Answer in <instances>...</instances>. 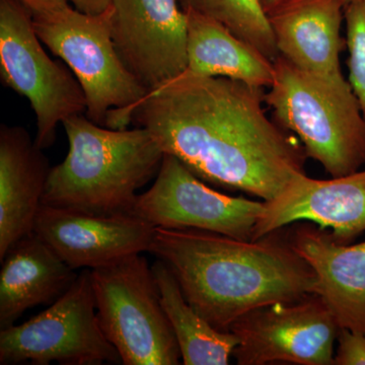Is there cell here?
I'll return each mask as SVG.
<instances>
[{
	"mask_svg": "<svg viewBox=\"0 0 365 365\" xmlns=\"http://www.w3.org/2000/svg\"><path fill=\"white\" fill-rule=\"evenodd\" d=\"M30 11L34 20L47 18L68 9V0H18Z\"/></svg>",
	"mask_w": 365,
	"mask_h": 365,
	"instance_id": "cell-23",
	"label": "cell"
},
{
	"mask_svg": "<svg viewBox=\"0 0 365 365\" xmlns=\"http://www.w3.org/2000/svg\"><path fill=\"white\" fill-rule=\"evenodd\" d=\"M34 232L74 270L148 252L155 227L133 213L91 215L41 205Z\"/></svg>",
	"mask_w": 365,
	"mask_h": 365,
	"instance_id": "cell-12",
	"label": "cell"
},
{
	"mask_svg": "<svg viewBox=\"0 0 365 365\" xmlns=\"http://www.w3.org/2000/svg\"><path fill=\"white\" fill-rule=\"evenodd\" d=\"M98 324L124 365H178L181 351L143 254L91 269Z\"/></svg>",
	"mask_w": 365,
	"mask_h": 365,
	"instance_id": "cell-6",
	"label": "cell"
},
{
	"mask_svg": "<svg viewBox=\"0 0 365 365\" xmlns=\"http://www.w3.org/2000/svg\"><path fill=\"white\" fill-rule=\"evenodd\" d=\"M51 167L21 126H0V261L34 232Z\"/></svg>",
	"mask_w": 365,
	"mask_h": 365,
	"instance_id": "cell-15",
	"label": "cell"
},
{
	"mask_svg": "<svg viewBox=\"0 0 365 365\" xmlns=\"http://www.w3.org/2000/svg\"><path fill=\"white\" fill-rule=\"evenodd\" d=\"M36 33L52 54L73 72L86 98L85 115L111 129H126L150 91L125 67L110 31L109 13L68 9L34 20Z\"/></svg>",
	"mask_w": 365,
	"mask_h": 365,
	"instance_id": "cell-5",
	"label": "cell"
},
{
	"mask_svg": "<svg viewBox=\"0 0 365 365\" xmlns=\"http://www.w3.org/2000/svg\"><path fill=\"white\" fill-rule=\"evenodd\" d=\"M122 364L101 329L91 269L79 273L68 290L42 313L0 330V364Z\"/></svg>",
	"mask_w": 365,
	"mask_h": 365,
	"instance_id": "cell-8",
	"label": "cell"
},
{
	"mask_svg": "<svg viewBox=\"0 0 365 365\" xmlns=\"http://www.w3.org/2000/svg\"><path fill=\"white\" fill-rule=\"evenodd\" d=\"M180 0H113L110 31L120 59L148 91L188 69V18Z\"/></svg>",
	"mask_w": 365,
	"mask_h": 365,
	"instance_id": "cell-11",
	"label": "cell"
},
{
	"mask_svg": "<svg viewBox=\"0 0 365 365\" xmlns=\"http://www.w3.org/2000/svg\"><path fill=\"white\" fill-rule=\"evenodd\" d=\"M163 309L176 335L182 364L227 365L239 339L210 325L187 302L170 269L158 260L151 266Z\"/></svg>",
	"mask_w": 365,
	"mask_h": 365,
	"instance_id": "cell-19",
	"label": "cell"
},
{
	"mask_svg": "<svg viewBox=\"0 0 365 365\" xmlns=\"http://www.w3.org/2000/svg\"><path fill=\"white\" fill-rule=\"evenodd\" d=\"M341 0H288L268 14L279 55L304 71L342 76Z\"/></svg>",
	"mask_w": 365,
	"mask_h": 365,
	"instance_id": "cell-16",
	"label": "cell"
},
{
	"mask_svg": "<svg viewBox=\"0 0 365 365\" xmlns=\"http://www.w3.org/2000/svg\"><path fill=\"white\" fill-rule=\"evenodd\" d=\"M230 332L239 339L232 356L240 365H333L339 327L322 297L309 294L249 312Z\"/></svg>",
	"mask_w": 365,
	"mask_h": 365,
	"instance_id": "cell-9",
	"label": "cell"
},
{
	"mask_svg": "<svg viewBox=\"0 0 365 365\" xmlns=\"http://www.w3.org/2000/svg\"><path fill=\"white\" fill-rule=\"evenodd\" d=\"M290 245L316 273L314 294L325 302L339 329L365 333V242L342 245L314 223H302Z\"/></svg>",
	"mask_w": 365,
	"mask_h": 365,
	"instance_id": "cell-14",
	"label": "cell"
},
{
	"mask_svg": "<svg viewBox=\"0 0 365 365\" xmlns=\"http://www.w3.org/2000/svg\"><path fill=\"white\" fill-rule=\"evenodd\" d=\"M264 201L220 193L176 157L165 153L150 190L139 194L132 213L155 227L194 228L252 241Z\"/></svg>",
	"mask_w": 365,
	"mask_h": 365,
	"instance_id": "cell-10",
	"label": "cell"
},
{
	"mask_svg": "<svg viewBox=\"0 0 365 365\" xmlns=\"http://www.w3.org/2000/svg\"><path fill=\"white\" fill-rule=\"evenodd\" d=\"M1 264L0 330L16 325L26 309L56 302L78 276L35 232L13 245Z\"/></svg>",
	"mask_w": 365,
	"mask_h": 365,
	"instance_id": "cell-17",
	"label": "cell"
},
{
	"mask_svg": "<svg viewBox=\"0 0 365 365\" xmlns=\"http://www.w3.org/2000/svg\"><path fill=\"white\" fill-rule=\"evenodd\" d=\"M331 228L336 242L349 245L365 232V170L330 180L297 175L277 196L264 201L252 241L302 222Z\"/></svg>",
	"mask_w": 365,
	"mask_h": 365,
	"instance_id": "cell-13",
	"label": "cell"
},
{
	"mask_svg": "<svg viewBox=\"0 0 365 365\" xmlns=\"http://www.w3.org/2000/svg\"><path fill=\"white\" fill-rule=\"evenodd\" d=\"M334 365H365V333L339 329Z\"/></svg>",
	"mask_w": 365,
	"mask_h": 365,
	"instance_id": "cell-22",
	"label": "cell"
},
{
	"mask_svg": "<svg viewBox=\"0 0 365 365\" xmlns=\"http://www.w3.org/2000/svg\"><path fill=\"white\" fill-rule=\"evenodd\" d=\"M287 1L288 0H261V4L263 9H265L266 14H269Z\"/></svg>",
	"mask_w": 365,
	"mask_h": 365,
	"instance_id": "cell-25",
	"label": "cell"
},
{
	"mask_svg": "<svg viewBox=\"0 0 365 365\" xmlns=\"http://www.w3.org/2000/svg\"><path fill=\"white\" fill-rule=\"evenodd\" d=\"M274 234L241 241L194 228L155 227L148 252L170 269L197 313L230 332L249 312L314 294L313 268Z\"/></svg>",
	"mask_w": 365,
	"mask_h": 365,
	"instance_id": "cell-2",
	"label": "cell"
},
{
	"mask_svg": "<svg viewBox=\"0 0 365 365\" xmlns=\"http://www.w3.org/2000/svg\"><path fill=\"white\" fill-rule=\"evenodd\" d=\"M349 83L365 117V2H353L344 9Z\"/></svg>",
	"mask_w": 365,
	"mask_h": 365,
	"instance_id": "cell-21",
	"label": "cell"
},
{
	"mask_svg": "<svg viewBox=\"0 0 365 365\" xmlns=\"http://www.w3.org/2000/svg\"><path fill=\"white\" fill-rule=\"evenodd\" d=\"M68 153L51 168L42 205L91 215L132 213L137 191L155 179L165 153L143 127L111 129L85 114L63 122Z\"/></svg>",
	"mask_w": 365,
	"mask_h": 365,
	"instance_id": "cell-3",
	"label": "cell"
},
{
	"mask_svg": "<svg viewBox=\"0 0 365 365\" xmlns=\"http://www.w3.org/2000/svg\"><path fill=\"white\" fill-rule=\"evenodd\" d=\"M264 104L263 88L187 71L150 91L132 123L201 180L269 201L306 173L307 155Z\"/></svg>",
	"mask_w": 365,
	"mask_h": 365,
	"instance_id": "cell-1",
	"label": "cell"
},
{
	"mask_svg": "<svg viewBox=\"0 0 365 365\" xmlns=\"http://www.w3.org/2000/svg\"><path fill=\"white\" fill-rule=\"evenodd\" d=\"M341 1L343 2V4H344L345 6H347L348 4H353V2H365V0H341Z\"/></svg>",
	"mask_w": 365,
	"mask_h": 365,
	"instance_id": "cell-26",
	"label": "cell"
},
{
	"mask_svg": "<svg viewBox=\"0 0 365 365\" xmlns=\"http://www.w3.org/2000/svg\"><path fill=\"white\" fill-rule=\"evenodd\" d=\"M184 11L188 18L187 71L201 76L235 79L257 88L272 85V60L218 21L191 9Z\"/></svg>",
	"mask_w": 365,
	"mask_h": 365,
	"instance_id": "cell-18",
	"label": "cell"
},
{
	"mask_svg": "<svg viewBox=\"0 0 365 365\" xmlns=\"http://www.w3.org/2000/svg\"><path fill=\"white\" fill-rule=\"evenodd\" d=\"M74 9L88 14H104L111 6L113 0H68Z\"/></svg>",
	"mask_w": 365,
	"mask_h": 365,
	"instance_id": "cell-24",
	"label": "cell"
},
{
	"mask_svg": "<svg viewBox=\"0 0 365 365\" xmlns=\"http://www.w3.org/2000/svg\"><path fill=\"white\" fill-rule=\"evenodd\" d=\"M30 11L18 0H0V76L28 98L36 117V145L51 148L67 118L85 114L86 98L73 72L50 58Z\"/></svg>",
	"mask_w": 365,
	"mask_h": 365,
	"instance_id": "cell-7",
	"label": "cell"
},
{
	"mask_svg": "<svg viewBox=\"0 0 365 365\" xmlns=\"http://www.w3.org/2000/svg\"><path fill=\"white\" fill-rule=\"evenodd\" d=\"M265 103L331 177L347 176L364 165L365 117L344 76L306 71L279 55Z\"/></svg>",
	"mask_w": 365,
	"mask_h": 365,
	"instance_id": "cell-4",
	"label": "cell"
},
{
	"mask_svg": "<svg viewBox=\"0 0 365 365\" xmlns=\"http://www.w3.org/2000/svg\"><path fill=\"white\" fill-rule=\"evenodd\" d=\"M180 4L227 26L272 61L279 56L261 0H180Z\"/></svg>",
	"mask_w": 365,
	"mask_h": 365,
	"instance_id": "cell-20",
	"label": "cell"
}]
</instances>
